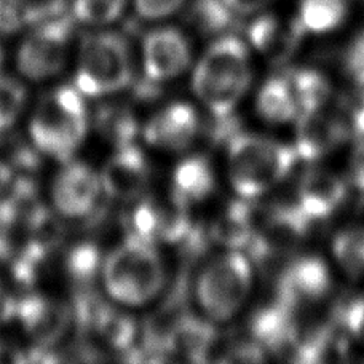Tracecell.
Masks as SVG:
<instances>
[{
	"instance_id": "obj_1",
	"label": "cell",
	"mask_w": 364,
	"mask_h": 364,
	"mask_svg": "<svg viewBox=\"0 0 364 364\" xmlns=\"http://www.w3.org/2000/svg\"><path fill=\"white\" fill-rule=\"evenodd\" d=\"M252 80L246 43L233 34L214 41L193 69L192 88L211 115H229L243 100Z\"/></svg>"
},
{
	"instance_id": "obj_2",
	"label": "cell",
	"mask_w": 364,
	"mask_h": 364,
	"mask_svg": "<svg viewBox=\"0 0 364 364\" xmlns=\"http://www.w3.org/2000/svg\"><path fill=\"white\" fill-rule=\"evenodd\" d=\"M227 171L238 197L255 200L278 186L292 171L294 147L267 136L238 132L227 142Z\"/></svg>"
},
{
	"instance_id": "obj_3",
	"label": "cell",
	"mask_w": 364,
	"mask_h": 364,
	"mask_svg": "<svg viewBox=\"0 0 364 364\" xmlns=\"http://www.w3.org/2000/svg\"><path fill=\"white\" fill-rule=\"evenodd\" d=\"M104 291L117 304L142 307L165 288L166 270L155 243L125 237L104 257L101 267Z\"/></svg>"
},
{
	"instance_id": "obj_4",
	"label": "cell",
	"mask_w": 364,
	"mask_h": 364,
	"mask_svg": "<svg viewBox=\"0 0 364 364\" xmlns=\"http://www.w3.org/2000/svg\"><path fill=\"white\" fill-rule=\"evenodd\" d=\"M88 110L75 85L56 87L38 100L29 122V136L38 152L68 161L88 133Z\"/></svg>"
},
{
	"instance_id": "obj_5",
	"label": "cell",
	"mask_w": 364,
	"mask_h": 364,
	"mask_svg": "<svg viewBox=\"0 0 364 364\" xmlns=\"http://www.w3.org/2000/svg\"><path fill=\"white\" fill-rule=\"evenodd\" d=\"M133 82V50L125 36L115 31H101L83 38L74 83L83 96L114 95L132 87Z\"/></svg>"
},
{
	"instance_id": "obj_6",
	"label": "cell",
	"mask_w": 364,
	"mask_h": 364,
	"mask_svg": "<svg viewBox=\"0 0 364 364\" xmlns=\"http://www.w3.org/2000/svg\"><path fill=\"white\" fill-rule=\"evenodd\" d=\"M252 269L240 250H227L201 267L193 284L195 299L211 321H229L248 301Z\"/></svg>"
},
{
	"instance_id": "obj_7",
	"label": "cell",
	"mask_w": 364,
	"mask_h": 364,
	"mask_svg": "<svg viewBox=\"0 0 364 364\" xmlns=\"http://www.w3.org/2000/svg\"><path fill=\"white\" fill-rule=\"evenodd\" d=\"M311 224L314 220L305 216L296 200L292 203H275L265 210L257 208L255 233L246 246L250 261L262 270L291 261L294 251L309 235Z\"/></svg>"
},
{
	"instance_id": "obj_8",
	"label": "cell",
	"mask_w": 364,
	"mask_h": 364,
	"mask_svg": "<svg viewBox=\"0 0 364 364\" xmlns=\"http://www.w3.org/2000/svg\"><path fill=\"white\" fill-rule=\"evenodd\" d=\"M75 19L70 13L36 24L16 53V66L26 79L42 82L61 74L69 60Z\"/></svg>"
},
{
	"instance_id": "obj_9",
	"label": "cell",
	"mask_w": 364,
	"mask_h": 364,
	"mask_svg": "<svg viewBox=\"0 0 364 364\" xmlns=\"http://www.w3.org/2000/svg\"><path fill=\"white\" fill-rule=\"evenodd\" d=\"M333 277L321 257L307 255L292 257L278 272L277 301L297 314H305L326 301Z\"/></svg>"
},
{
	"instance_id": "obj_10",
	"label": "cell",
	"mask_w": 364,
	"mask_h": 364,
	"mask_svg": "<svg viewBox=\"0 0 364 364\" xmlns=\"http://www.w3.org/2000/svg\"><path fill=\"white\" fill-rule=\"evenodd\" d=\"M104 195L101 176L79 160L64 161L51 186L55 211L68 219L96 218Z\"/></svg>"
},
{
	"instance_id": "obj_11",
	"label": "cell",
	"mask_w": 364,
	"mask_h": 364,
	"mask_svg": "<svg viewBox=\"0 0 364 364\" xmlns=\"http://www.w3.org/2000/svg\"><path fill=\"white\" fill-rule=\"evenodd\" d=\"M350 138L352 136L334 100L326 106L302 109L296 119L294 149L299 159L321 160Z\"/></svg>"
},
{
	"instance_id": "obj_12",
	"label": "cell",
	"mask_w": 364,
	"mask_h": 364,
	"mask_svg": "<svg viewBox=\"0 0 364 364\" xmlns=\"http://www.w3.org/2000/svg\"><path fill=\"white\" fill-rule=\"evenodd\" d=\"M16 320L36 346L53 348L74 324L70 304L31 292L18 301Z\"/></svg>"
},
{
	"instance_id": "obj_13",
	"label": "cell",
	"mask_w": 364,
	"mask_h": 364,
	"mask_svg": "<svg viewBox=\"0 0 364 364\" xmlns=\"http://www.w3.org/2000/svg\"><path fill=\"white\" fill-rule=\"evenodd\" d=\"M192 50L179 29L159 28L142 38V70L149 80L165 83L191 66Z\"/></svg>"
},
{
	"instance_id": "obj_14",
	"label": "cell",
	"mask_w": 364,
	"mask_h": 364,
	"mask_svg": "<svg viewBox=\"0 0 364 364\" xmlns=\"http://www.w3.org/2000/svg\"><path fill=\"white\" fill-rule=\"evenodd\" d=\"M104 195L114 200L132 201L144 195L151 179L146 154L134 144L115 149L100 174Z\"/></svg>"
},
{
	"instance_id": "obj_15",
	"label": "cell",
	"mask_w": 364,
	"mask_h": 364,
	"mask_svg": "<svg viewBox=\"0 0 364 364\" xmlns=\"http://www.w3.org/2000/svg\"><path fill=\"white\" fill-rule=\"evenodd\" d=\"M198 112L187 102H173L155 114L142 128L149 146L168 152L186 151L200 133Z\"/></svg>"
},
{
	"instance_id": "obj_16",
	"label": "cell",
	"mask_w": 364,
	"mask_h": 364,
	"mask_svg": "<svg viewBox=\"0 0 364 364\" xmlns=\"http://www.w3.org/2000/svg\"><path fill=\"white\" fill-rule=\"evenodd\" d=\"M348 195V181L326 168H310L302 174L296 203L310 220H323L339 210Z\"/></svg>"
},
{
	"instance_id": "obj_17",
	"label": "cell",
	"mask_w": 364,
	"mask_h": 364,
	"mask_svg": "<svg viewBox=\"0 0 364 364\" xmlns=\"http://www.w3.org/2000/svg\"><path fill=\"white\" fill-rule=\"evenodd\" d=\"M305 28L301 19L284 21L275 15H262L248 28L252 47L273 66H283L301 47Z\"/></svg>"
},
{
	"instance_id": "obj_18",
	"label": "cell",
	"mask_w": 364,
	"mask_h": 364,
	"mask_svg": "<svg viewBox=\"0 0 364 364\" xmlns=\"http://www.w3.org/2000/svg\"><path fill=\"white\" fill-rule=\"evenodd\" d=\"M256 211L248 198L232 200L214 219L210 238L225 250H245L255 233Z\"/></svg>"
},
{
	"instance_id": "obj_19",
	"label": "cell",
	"mask_w": 364,
	"mask_h": 364,
	"mask_svg": "<svg viewBox=\"0 0 364 364\" xmlns=\"http://www.w3.org/2000/svg\"><path fill=\"white\" fill-rule=\"evenodd\" d=\"M216 176L211 161L203 155H191L179 161L173 171L174 195L187 205H197L205 201L214 192Z\"/></svg>"
},
{
	"instance_id": "obj_20",
	"label": "cell",
	"mask_w": 364,
	"mask_h": 364,
	"mask_svg": "<svg viewBox=\"0 0 364 364\" xmlns=\"http://www.w3.org/2000/svg\"><path fill=\"white\" fill-rule=\"evenodd\" d=\"M257 112L272 125H283L297 119L299 102L289 77L275 75L264 83L257 93Z\"/></svg>"
},
{
	"instance_id": "obj_21",
	"label": "cell",
	"mask_w": 364,
	"mask_h": 364,
	"mask_svg": "<svg viewBox=\"0 0 364 364\" xmlns=\"http://www.w3.org/2000/svg\"><path fill=\"white\" fill-rule=\"evenodd\" d=\"M93 125L97 134L114 149L133 144L139 133L138 119L134 112L120 102H106L96 107Z\"/></svg>"
},
{
	"instance_id": "obj_22",
	"label": "cell",
	"mask_w": 364,
	"mask_h": 364,
	"mask_svg": "<svg viewBox=\"0 0 364 364\" xmlns=\"http://www.w3.org/2000/svg\"><path fill=\"white\" fill-rule=\"evenodd\" d=\"M297 97L299 109H311L326 106L334 100L333 87L326 75L316 69L301 68L286 73ZM299 110V112H301Z\"/></svg>"
},
{
	"instance_id": "obj_23",
	"label": "cell",
	"mask_w": 364,
	"mask_h": 364,
	"mask_svg": "<svg viewBox=\"0 0 364 364\" xmlns=\"http://www.w3.org/2000/svg\"><path fill=\"white\" fill-rule=\"evenodd\" d=\"M188 21L200 34H229L237 26V15L224 0H195L188 11Z\"/></svg>"
},
{
	"instance_id": "obj_24",
	"label": "cell",
	"mask_w": 364,
	"mask_h": 364,
	"mask_svg": "<svg viewBox=\"0 0 364 364\" xmlns=\"http://www.w3.org/2000/svg\"><path fill=\"white\" fill-rule=\"evenodd\" d=\"M104 257L100 246L93 242H80L68 251L64 259V269L68 277L73 279L74 288L93 286L95 279L101 275Z\"/></svg>"
},
{
	"instance_id": "obj_25",
	"label": "cell",
	"mask_w": 364,
	"mask_h": 364,
	"mask_svg": "<svg viewBox=\"0 0 364 364\" xmlns=\"http://www.w3.org/2000/svg\"><path fill=\"white\" fill-rule=\"evenodd\" d=\"M347 0H302L299 19L305 31L323 34L343 23L347 16Z\"/></svg>"
},
{
	"instance_id": "obj_26",
	"label": "cell",
	"mask_w": 364,
	"mask_h": 364,
	"mask_svg": "<svg viewBox=\"0 0 364 364\" xmlns=\"http://www.w3.org/2000/svg\"><path fill=\"white\" fill-rule=\"evenodd\" d=\"M333 252L347 275L364 278V227H353L337 233Z\"/></svg>"
},
{
	"instance_id": "obj_27",
	"label": "cell",
	"mask_w": 364,
	"mask_h": 364,
	"mask_svg": "<svg viewBox=\"0 0 364 364\" xmlns=\"http://www.w3.org/2000/svg\"><path fill=\"white\" fill-rule=\"evenodd\" d=\"M127 0H73L70 15L77 23L106 26L122 16Z\"/></svg>"
},
{
	"instance_id": "obj_28",
	"label": "cell",
	"mask_w": 364,
	"mask_h": 364,
	"mask_svg": "<svg viewBox=\"0 0 364 364\" xmlns=\"http://www.w3.org/2000/svg\"><path fill=\"white\" fill-rule=\"evenodd\" d=\"M28 101V91L19 80L0 73V133L15 123Z\"/></svg>"
},
{
	"instance_id": "obj_29",
	"label": "cell",
	"mask_w": 364,
	"mask_h": 364,
	"mask_svg": "<svg viewBox=\"0 0 364 364\" xmlns=\"http://www.w3.org/2000/svg\"><path fill=\"white\" fill-rule=\"evenodd\" d=\"M341 324L343 329L364 347V296L355 297L341 311Z\"/></svg>"
},
{
	"instance_id": "obj_30",
	"label": "cell",
	"mask_w": 364,
	"mask_h": 364,
	"mask_svg": "<svg viewBox=\"0 0 364 364\" xmlns=\"http://www.w3.org/2000/svg\"><path fill=\"white\" fill-rule=\"evenodd\" d=\"M15 214L5 203L0 200V262L10 261V257L15 251V229H16Z\"/></svg>"
},
{
	"instance_id": "obj_31",
	"label": "cell",
	"mask_w": 364,
	"mask_h": 364,
	"mask_svg": "<svg viewBox=\"0 0 364 364\" xmlns=\"http://www.w3.org/2000/svg\"><path fill=\"white\" fill-rule=\"evenodd\" d=\"M186 0H134L136 13L144 19H161L176 13Z\"/></svg>"
},
{
	"instance_id": "obj_32",
	"label": "cell",
	"mask_w": 364,
	"mask_h": 364,
	"mask_svg": "<svg viewBox=\"0 0 364 364\" xmlns=\"http://www.w3.org/2000/svg\"><path fill=\"white\" fill-rule=\"evenodd\" d=\"M348 186L364 193V138H356L348 159Z\"/></svg>"
},
{
	"instance_id": "obj_33",
	"label": "cell",
	"mask_w": 364,
	"mask_h": 364,
	"mask_svg": "<svg viewBox=\"0 0 364 364\" xmlns=\"http://www.w3.org/2000/svg\"><path fill=\"white\" fill-rule=\"evenodd\" d=\"M343 69H346V74L364 69V31L360 32L347 47L346 55H343Z\"/></svg>"
},
{
	"instance_id": "obj_34",
	"label": "cell",
	"mask_w": 364,
	"mask_h": 364,
	"mask_svg": "<svg viewBox=\"0 0 364 364\" xmlns=\"http://www.w3.org/2000/svg\"><path fill=\"white\" fill-rule=\"evenodd\" d=\"M18 299L0 283V326H4L11 320H16Z\"/></svg>"
},
{
	"instance_id": "obj_35",
	"label": "cell",
	"mask_w": 364,
	"mask_h": 364,
	"mask_svg": "<svg viewBox=\"0 0 364 364\" xmlns=\"http://www.w3.org/2000/svg\"><path fill=\"white\" fill-rule=\"evenodd\" d=\"M224 2L235 13L250 15V13H256L264 9V6L270 4L272 0H224Z\"/></svg>"
},
{
	"instance_id": "obj_36",
	"label": "cell",
	"mask_w": 364,
	"mask_h": 364,
	"mask_svg": "<svg viewBox=\"0 0 364 364\" xmlns=\"http://www.w3.org/2000/svg\"><path fill=\"white\" fill-rule=\"evenodd\" d=\"M13 181H15V170H13V166L9 161L0 160V200L9 193Z\"/></svg>"
},
{
	"instance_id": "obj_37",
	"label": "cell",
	"mask_w": 364,
	"mask_h": 364,
	"mask_svg": "<svg viewBox=\"0 0 364 364\" xmlns=\"http://www.w3.org/2000/svg\"><path fill=\"white\" fill-rule=\"evenodd\" d=\"M5 355H6V347H5V343L0 341V360H4Z\"/></svg>"
},
{
	"instance_id": "obj_38",
	"label": "cell",
	"mask_w": 364,
	"mask_h": 364,
	"mask_svg": "<svg viewBox=\"0 0 364 364\" xmlns=\"http://www.w3.org/2000/svg\"><path fill=\"white\" fill-rule=\"evenodd\" d=\"M2 63H4V50L0 47V68H2Z\"/></svg>"
}]
</instances>
